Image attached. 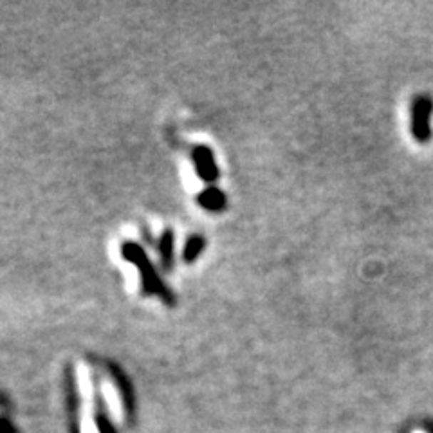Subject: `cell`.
Wrapping results in <instances>:
<instances>
[{
    "label": "cell",
    "mask_w": 433,
    "mask_h": 433,
    "mask_svg": "<svg viewBox=\"0 0 433 433\" xmlns=\"http://www.w3.org/2000/svg\"><path fill=\"white\" fill-rule=\"evenodd\" d=\"M433 100L428 94H417L412 103V136L417 143H428L432 139Z\"/></svg>",
    "instance_id": "1"
},
{
    "label": "cell",
    "mask_w": 433,
    "mask_h": 433,
    "mask_svg": "<svg viewBox=\"0 0 433 433\" xmlns=\"http://www.w3.org/2000/svg\"><path fill=\"white\" fill-rule=\"evenodd\" d=\"M80 433H100L96 424V414H94V395H92V384L88 374H80Z\"/></svg>",
    "instance_id": "2"
},
{
    "label": "cell",
    "mask_w": 433,
    "mask_h": 433,
    "mask_svg": "<svg viewBox=\"0 0 433 433\" xmlns=\"http://www.w3.org/2000/svg\"><path fill=\"white\" fill-rule=\"evenodd\" d=\"M123 255L128 258V260L136 262V264L139 265V269H141L143 272V284H145L146 291H152V292H159L161 296H165L166 300H170V296L166 295L165 287H163L161 280H158L156 276H153L152 268H150L148 260H146V257L143 255V251L139 250L136 244H125V248H123Z\"/></svg>",
    "instance_id": "3"
},
{
    "label": "cell",
    "mask_w": 433,
    "mask_h": 433,
    "mask_svg": "<svg viewBox=\"0 0 433 433\" xmlns=\"http://www.w3.org/2000/svg\"><path fill=\"white\" fill-rule=\"evenodd\" d=\"M193 161H195V168L200 179L206 183H215L219 179V166L215 163L213 152L208 146H199L193 152Z\"/></svg>",
    "instance_id": "4"
},
{
    "label": "cell",
    "mask_w": 433,
    "mask_h": 433,
    "mask_svg": "<svg viewBox=\"0 0 433 433\" xmlns=\"http://www.w3.org/2000/svg\"><path fill=\"white\" fill-rule=\"evenodd\" d=\"M199 204L208 211H223L226 208L228 199L224 195V192H220L215 186H210V188H206L199 195Z\"/></svg>",
    "instance_id": "5"
},
{
    "label": "cell",
    "mask_w": 433,
    "mask_h": 433,
    "mask_svg": "<svg viewBox=\"0 0 433 433\" xmlns=\"http://www.w3.org/2000/svg\"><path fill=\"white\" fill-rule=\"evenodd\" d=\"M103 395H105V403H107V410L111 414V421L114 424H121L123 422V403L119 394L116 392V387L112 384H107L103 388Z\"/></svg>",
    "instance_id": "6"
},
{
    "label": "cell",
    "mask_w": 433,
    "mask_h": 433,
    "mask_svg": "<svg viewBox=\"0 0 433 433\" xmlns=\"http://www.w3.org/2000/svg\"><path fill=\"white\" fill-rule=\"evenodd\" d=\"M204 244H206V242H204V238L199 237V235L190 238V240L186 242V250H184V260L186 262L195 260V258L203 253Z\"/></svg>",
    "instance_id": "7"
},
{
    "label": "cell",
    "mask_w": 433,
    "mask_h": 433,
    "mask_svg": "<svg viewBox=\"0 0 433 433\" xmlns=\"http://www.w3.org/2000/svg\"><path fill=\"white\" fill-rule=\"evenodd\" d=\"M161 253L163 258H165V262L172 260V253H173V237L172 233H165V237H163L161 240Z\"/></svg>",
    "instance_id": "8"
}]
</instances>
